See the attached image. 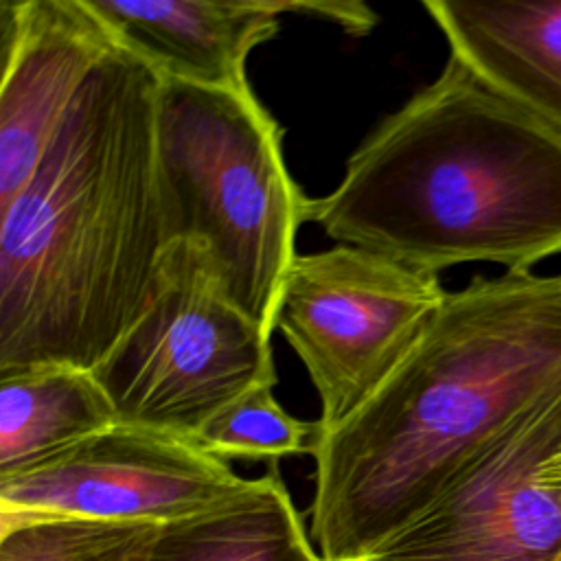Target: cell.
Wrapping results in <instances>:
<instances>
[{
    "label": "cell",
    "mask_w": 561,
    "mask_h": 561,
    "mask_svg": "<svg viewBox=\"0 0 561 561\" xmlns=\"http://www.w3.org/2000/svg\"><path fill=\"white\" fill-rule=\"evenodd\" d=\"M162 75L116 44L31 180L0 206V370H92L173 243L158 162Z\"/></svg>",
    "instance_id": "cell-1"
},
{
    "label": "cell",
    "mask_w": 561,
    "mask_h": 561,
    "mask_svg": "<svg viewBox=\"0 0 561 561\" xmlns=\"http://www.w3.org/2000/svg\"><path fill=\"white\" fill-rule=\"evenodd\" d=\"M559 388L561 274L504 272L447 291L386 381L344 421L318 425L309 517L322 561L368 557Z\"/></svg>",
    "instance_id": "cell-2"
},
{
    "label": "cell",
    "mask_w": 561,
    "mask_h": 561,
    "mask_svg": "<svg viewBox=\"0 0 561 561\" xmlns=\"http://www.w3.org/2000/svg\"><path fill=\"white\" fill-rule=\"evenodd\" d=\"M342 243L438 274L465 263L533 272L561 254V134L449 57L309 197Z\"/></svg>",
    "instance_id": "cell-3"
},
{
    "label": "cell",
    "mask_w": 561,
    "mask_h": 561,
    "mask_svg": "<svg viewBox=\"0 0 561 561\" xmlns=\"http://www.w3.org/2000/svg\"><path fill=\"white\" fill-rule=\"evenodd\" d=\"M156 136L171 239L202 243L237 305L274 333L309 204L280 123L252 88L162 75Z\"/></svg>",
    "instance_id": "cell-4"
},
{
    "label": "cell",
    "mask_w": 561,
    "mask_h": 561,
    "mask_svg": "<svg viewBox=\"0 0 561 561\" xmlns=\"http://www.w3.org/2000/svg\"><path fill=\"white\" fill-rule=\"evenodd\" d=\"M272 333L226 289L210 252L175 239L134 324L92 368L116 421L193 438L245 390L276 386Z\"/></svg>",
    "instance_id": "cell-5"
},
{
    "label": "cell",
    "mask_w": 561,
    "mask_h": 561,
    "mask_svg": "<svg viewBox=\"0 0 561 561\" xmlns=\"http://www.w3.org/2000/svg\"><path fill=\"white\" fill-rule=\"evenodd\" d=\"M438 274L355 245L298 254L274 331L302 362L320 399V427L351 416L403 362L438 313Z\"/></svg>",
    "instance_id": "cell-6"
},
{
    "label": "cell",
    "mask_w": 561,
    "mask_h": 561,
    "mask_svg": "<svg viewBox=\"0 0 561 561\" xmlns=\"http://www.w3.org/2000/svg\"><path fill=\"white\" fill-rule=\"evenodd\" d=\"M561 388L473 454L434 502L366 561H557Z\"/></svg>",
    "instance_id": "cell-7"
},
{
    "label": "cell",
    "mask_w": 561,
    "mask_h": 561,
    "mask_svg": "<svg viewBox=\"0 0 561 561\" xmlns=\"http://www.w3.org/2000/svg\"><path fill=\"white\" fill-rule=\"evenodd\" d=\"M248 482L193 438L116 421L0 473V515L169 524L217 506Z\"/></svg>",
    "instance_id": "cell-8"
},
{
    "label": "cell",
    "mask_w": 561,
    "mask_h": 561,
    "mask_svg": "<svg viewBox=\"0 0 561 561\" xmlns=\"http://www.w3.org/2000/svg\"><path fill=\"white\" fill-rule=\"evenodd\" d=\"M0 206L31 180L116 37L88 0H2Z\"/></svg>",
    "instance_id": "cell-9"
},
{
    "label": "cell",
    "mask_w": 561,
    "mask_h": 561,
    "mask_svg": "<svg viewBox=\"0 0 561 561\" xmlns=\"http://www.w3.org/2000/svg\"><path fill=\"white\" fill-rule=\"evenodd\" d=\"M116 42L160 75L250 88V53L280 31L274 0H88Z\"/></svg>",
    "instance_id": "cell-10"
},
{
    "label": "cell",
    "mask_w": 561,
    "mask_h": 561,
    "mask_svg": "<svg viewBox=\"0 0 561 561\" xmlns=\"http://www.w3.org/2000/svg\"><path fill=\"white\" fill-rule=\"evenodd\" d=\"M449 57L561 134V0H425Z\"/></svg>",
    "instance_id": "cell-11"
},
{
    "label": "cell",
    "mask_w": 561,
    "mask_h": 561,
    "mask_svg": "<svg viewBox=\"0 0 561 561\" xmlns=\"http://www.w3.org/2000/svg\"><path fill=\"white\" fill-rule=\"evenodd\" d=\"M276 469L217 506L160 526L145 561H322Z\"/></svg>",
    "instance_id": "cell-12"
},
{
    "label": "cell",
    "mask_w": 561,
    "mask_h": 561,
    "mask_svg": "<svg viewBox=\"0 0 561 561\" xmlns=\"http://www.w3.org/2000/svg\"><path fill=\"white\" fill-rule=\"evenodd\" d=\"M116 423L92 370L35 364L0 370V473L37 462Z\"/></svg>",
    "instance_id": "cell-13"
},
{
    "label": "cell",
    "mask_w": 561,
    "mask_h": 561,
    "mask_svg": "<svg viewBox=\"0 0 561 561\" xmlns=\"http://www.w3.org/2000/svg\"><path fill=\"white\" fill-rule=\"evenodd\" d=\"M162 524L0 515V561H145Z\"/></svg>",
    "instance_id": "cell-14"
},
{
    "label": "cell",
    "mask_w": 561,
    "mask_h": 561,
    "mask_svg": "<svg viewBox=\"0 0 561 561\" xmlns=\"http://www.w3.org/2000/svg\"><path fill=\"white\" fill-rule=\"evenodd\" d=\"M272 383H259L215 416L197 432L195 443L208 454L232 460H276L296 454H311L318 423L291 416L274 397Z\"/></svg>",
    "instance_id": "cell-15"
},
{
    "label": "cell",
    "mask_w": 561,
    "mask_h": 561,
    "mask_svg": "<svg viewBox=\"0 0 561 561\" xmlns=\"http://www.w3.org/2000/svg\"><path fill=\"white\" fill-rule=\"evenodd\" d=\"M278 13H294L302 18L324 20L337 24L351 35H366L379 22L377 11L364 2H342V0H274Z\"/></svg>",
    "instance_id": "cell-16"
},
{
    "label": "cell",
    "mask_w": 561,
    "mask_h": 561,
    "mask_svg": "<svg viewBox=\"0 0 561 561\" xmlns=\"http://www.w3.org/2000/svg\"><path fill=\"white\" fill-rule=\"evenodd\" d=\"M355 561H366V559H355Z\"/></svg>",
    "instance_id": "cell-17"
},
{
    "label": "cell",
    "mask_w": 561,
    "mask_h": 561,
    "mask_svg": "<svg viewBox=\"0 0 561 561\" xmlns=\"http://www.w3.org/2000/svg\"><path fill=\"white\" fill-rule=\"evenodd\" d=\"M557 561H561V554H559V559H557Z\"/></svg>",
    "instance_id": "cell-18"
}]
</instances>
